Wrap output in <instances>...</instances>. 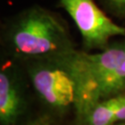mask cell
<instances>
[{
    "label": "cell",
    "instance_id": "obj_1",
    "mask_svg": "<svg viewBox=\"0 0 125 125\" xmlns=\"http://www.w3.org/2000/svg\"><path fill=\"white\" fill-rule=\"evenodd\" d=\"M52 59L63 65L75 81L77 116L84 121L94 105L114 94L117 72L125 59V41L99 53L74 49Z\"/></svg>",
    "mask_w": 125,
    "mask_h": 125
},
{
    "label": "cell",
    "instance_id": "obj_6",
    "mask_svg": "<svg viewBox=\"0 0 125 125\" xmlns=\"http://www.w3.org/2000/svg\"><path fill=\"white\" fill-rule=\"evenodd\" d=\"M124 93V92H123ZM123 93L99 101L84 120L86 125H113L115 115L123 99Z\"/></svg>",
    "mask_w": 125,
    "mask_h": 125
},
{
    "label": "cell",
    "instance_id": "obj_8",
    "mask_svg": "<svg viewBox=\"0 0 125 125\" xmlns=\"http://www.w3.org/2000/svg\"><path fill=\"white\" fill-rule=\"evenodd\" d=\"M125 121V92L123 93V99L115 115V123Z\"/></svg>",
    "mask_w": 125,
    "mask_h": 125
},
{
    "label": "cell",
    "instance_id": "obj_5",
    "mask_svg": "<svg viewBox=\"0 0 125 125\" xmlns=\"http://www.w3.org/2000/svg\"><path fill=\"white\" fill-rule=\"evenodd\" d=\"M22 97L10 70L2 67L0 72V122L14 125L22 112Z\"/></svg>",
    "mask_w": 125,
    "mask_h": 125
},
{
    "label": "cell",
    "instance_id": "obj_10",
    "mask_svg": "<svg viewBox=\"0 0 125 125\" xmlns=\"http://www.w3.org/2000/svg\"><path fill=\"white\" fill-rule=\"evenodd\" d=\"M121 71H122V73H123V75H124L125 77V59L123 60V62H122V64H121Z\"/></svg>",
    "mask_w": 125,
    "mask_h": 125
},
{
    "label": "cell",
    "instance_id": "obj_3",
    "mask_svg": "<svg viewBox=\"0 0 125 125\" xmlns=\"http://www.w3.org/2000/svg\"><path fill=\"white\" fill-rule=\"evenodd\" d=\"M80 31L86 49L104 50L115 36H125V27L115 23L94 0H59Z\"/></svg>",
    "mask_w": 125,
    "mask_h": 125
},
{
    "label": "cell",
    "instance_id": "obj_2",
    "mask_svg": "<svg viewBox=\"0 0 125 125\" xmlns=\"http://www.w3.org/2000/svg\"><path fill=\"white\" fill-rule=\"evenodd\" d=\"M7 39L16 56L48 59L74 50L65 21L49 9L31 6L10 23Z\"/></svg>",
    "mask_w": 125,
    "mask_h": 125
},
{
    "label": "cell",
    "instance_id": "obj_9",
    "mask_svg": "<svg viewBox=\"0 0 125 125\" xmlns=\"http://www.w3.org/2000/svg\"><path fill=\"white\" fill-rule=\"evenodd\" d=\"M27 125H51L50 119L47 115H43L31 121Z\"/></svg>",
    "mask_w": 125,
    "mask_h": 125
},
{
    "label": "cell",
    "instance_id": "obj_7",
    "mask_svg": "<svg viewBox=\"0 0 125 125\" xmlns=\"http://www.w3.org/2000/svg\"><path fill=\"white\" fill-rule=\"evenodd\" d=\"M108 9L120 18L125 19V0H103Z\"/></svg>",
    "mask_w": 125,
    "mask_h": 125
},
{
    "label": "cell",
    "instance_id": "obj_4",
    "mask_svg": "<svg viewBox=\"0 0 125 125\" xmlns=\"http://www.w3.org/2000/svg\"><path fill=\"white\" fill-rule=\"evenodd\" d=\"M29 71L40 98L54 108L62 109L76 102V83L66 68L52 58L41 59Z\"/></svg>",
    "mask_w": 125,
    "mask_h": 125
},
{
    "label": "cell",
    "instance_id": "obj_11",
    "mask_svg": "<svg viewBox=\"0 0 125 125\" xmlns=\"http://www.w3.org/2000/svg\"><path fill=\"white\" fill-rule=\"evenodd\" d=\"M113 125H125V121H121V122H117V123H114Z\"/></svg>",
    "mask_w": 125,
    "mask_h": 125
}]
</instances>
